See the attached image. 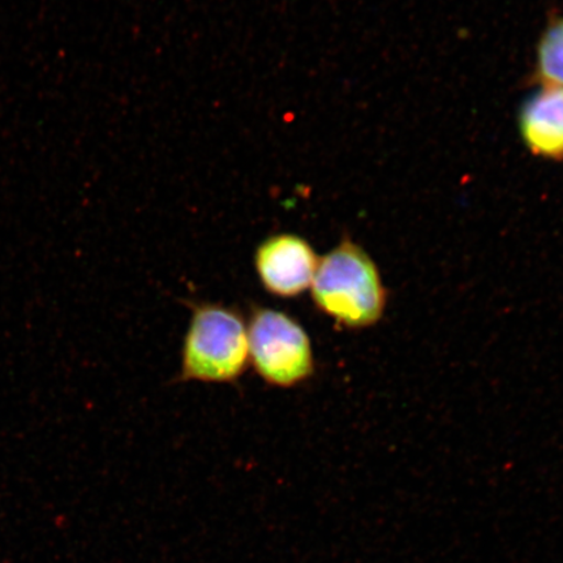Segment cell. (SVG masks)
<instances>
[{
	"mask_svg": "<svg viewBox=\"0 0 563 563\" xmlns=\"http://www.w3.org/2000/svg\"><path fill=\"white\" fill-rule=\"evenodd\" d=\"M320 258L305 238L277 234L255 253V267L265 290L278 298H297L311 287Z\"/></svg>",
	"mask_w": 563,
	"mask_h": 563,
	"instance_id": "cell-4",
	"label": "cell"
},
{
	"mask_svg": "<svg viewBox=\"0 0 563 563\" xmlns=\"http://www.w3.org/2000/svg\"><path fill=\"white\" fill-rule=\"evenodd\" d=\"M250 362L266 384L292 387L314 373L311 340L300 323L277 309L256 307L249 325Z\"/></svg>",
	"mask_w": 563,
	"mask_h": 563,
	"instance_id": "cell-3",
	"label": "cell"
},
{
	"mask_svg": "<svg viewBox=\"0 0 563 563\" xmlns=\"http://www.w3.org/2000/svg\"><path fill=\"white\" fill-rule=\"evenodd\" d=\"M249 363V327L243 316L221 305L196 306L181 352V379L234 383Z\"/></svg>",
	"mask_w": 563,
	"mask_h": 563,
	"instance_id": "cell-2",
	"label": "cell"
},
{
	"mask_svg": "<svg viewBox=\"0 0 563 563\" xmlns=\"http://www.w3.org/2000/svg\"><path fill=\"white\" fill-rule=\"evenodd\" d=\"M537 76L544 87L563 88V18L552 21L541 35Z\"/></svg>",
	"mask_w": 563,
	"mask_h": 563,
	"instance_id": "cell-6",
	"label": "cell"
},
{
	"mask_svg": "<svg viewBox=\"0 0 563 563\" xmlns=\"http://www.w3.org/2000/svg\"><path fill=\"white\" fill-rule=\"evenodd\" d=\"M311 292L316 307L346 329L376 325L387 302L377 265L349 236L320 258Z\"/></svg>",
	"mask_w": 563,
	"mask_h": 563,
	"instance_id": "cell-1",
	"label": "cell"
},
{
	"mask_svg": "<svg viewBox=\"0 0 563 563\" xmlns=\"http://www.w3.org/2000/svg\"><path fill=\"white\" fill-rule=\"evenodd\" d=\"M519 130L534 156L563 159V88L544 87L528 98L520 111Z\"/></svg>",
	"mask_w": 563,
	"mask_h": 563,
	"instance_id": "cell-5",
	"label": "cell"
}]
</instances>
